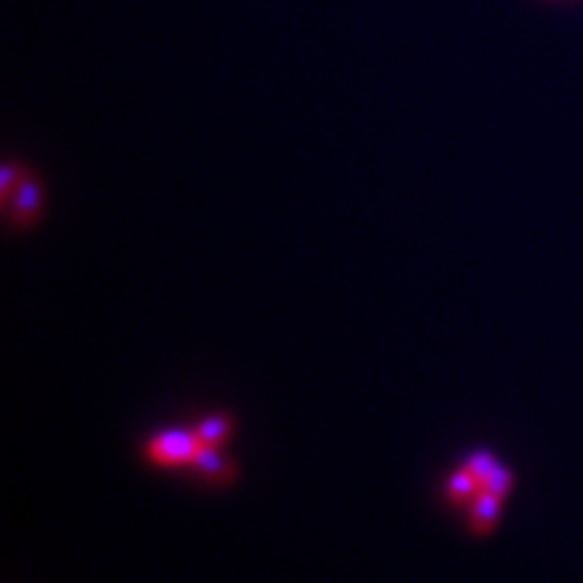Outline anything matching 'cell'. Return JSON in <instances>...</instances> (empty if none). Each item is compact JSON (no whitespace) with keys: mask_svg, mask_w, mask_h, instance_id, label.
Here are the masks:
<instances>
[{"mask_svg":"<svg viewBox=\"0 0 583 583\" xmlns=\"http://www.w3.org/2000/svg\"><path fill=\"white\" fill-rule=\"evenodd\" d=\"M23 168L17 163H5L3 170H0V195H3V202H8L10 195L15 192L17 182L23 180Z\"/></svg>","mask_w":583,"mask_h":583,"instance_id":"9c48e42d","label":"cell"},{"mask_svg":"<svg viewBox=\"0 0 583 583\" xmlns=\"http://www.w3.org/2000/svg\"><path fill=\"white\" fill-rule=\"evenodd\" d=\"M500 500L503 499L496 493L479 489L474 506H471V532L474 535H489L493 530L500 513Z\"/></svg>","mask_w":583,"mask_h":583,"instance_id":"277c9868","label":"cell"},{"mask_svg":"<svg viewBox=\"0 0 583 583\" xmlns=\"http://www.w3.org/2000/svg\"><path fill=\"white\" fill-rule=\"evenodd\" d=\"M510 486H513V471L508 470V467H503V464H496L491 474H489V477H486L484 481L479 484V489L496 493V496H500V499H503V496L510 491Z\"/></svg>","mask_w":583,"mask_h":583,"instance_id":"52a82bcc","label":"cell"},{"mask_svg":"<svg viewBox=\"0 0 583 583\" xmlns=\"http://www.w3.org/2000/svg\"><path fill=\"white\" fill-rule=\"evenodd\" d=\"M496 464L499 462H496V457H493L491 452H486V450H477V452H474V455H470V460L464 462V467H467V470H470L471 474L479 479V484H481V481H484V479L491 474Z\"/></svg>","mask_w":583,"mask_h":583,"instance_id":"ba28073f","label":"cell"},{"mask_svg":"<svg viewBox=\"0 0 583 583\" xmlns=\"http://www.w3.org/2000/svg\"><path fill=\"white\" fill-rule=\"evenodd\" d=\"M192 467L207 479V481H212V484H227L231 479L236 477L234 464H228L221 455V450L217 445H202L199 447L198 457H195V462Z\"/></svg>","mask_w":583,"mask_h":583,"instance_id":"3957f363","label":"cell"},{"mask_svg":"<svg viewBox=\"0 0 583 583\" xmlns=\"http://www.w3.org/2000/svg\"><path fill=\"white\" fill-rule=\"evenodd\" d=\"M10 219L15 228H27L37 221L42 212V182L32 175H24L10 195Z\"/></svg>","mask_w":583,"mask_h":583,"instance_id":"7a4b0ae2","label":"cell"},{"mask_svg":"<svg viewBox=\"0 0 583 583\" xmlns=\"http://www.w3.org/2000/svg\"><path fill=\"white\" fill-rule=\"evenodd\" d=\"M445 491L447 499L452 500L455 506H460L464 500H470L474 493H479V479L474 477L467 467H462V470H457L455 474L450 477Z\"/></svg>","mask_w":583,"mask_h":583,"instance_id":"8992f818","label":"cell"},{"mask_svg":"<svg viewBox=\"0 0 583 583\" xmlns=\"http://www.w3.org/2000/svg\"><path fill=\"white\" fill-rule=\"evenodd\" d=\"M199 447L202 442H199L195 428H168L149 438L144 445V455L156 467H192Z\"/></svg>","mask_w":583,"mask_h":583,"instance_id":"6da1fadb","label":"cell"},{"mask_svg":"<svg viewBox=\"0 0 583 583\" xmlns=\"http://www.w3.org/2000/svg\"><path fill=\"white\" fill-rule=\"evenodd\" d=\"M234 431V418L228 413H214V416L202 418L198 425H195V432L202 445H217L221 447L228 440Z\"/></svg>","mask_w":583,"mask_h":583,"instance_id":"5b68a950","label":"cell"}]
</instances>
